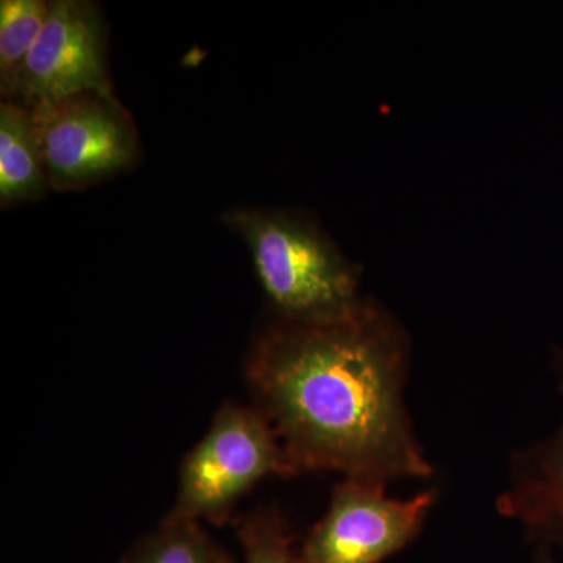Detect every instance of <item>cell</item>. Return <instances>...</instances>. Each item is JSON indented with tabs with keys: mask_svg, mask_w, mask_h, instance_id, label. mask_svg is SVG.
Instances as JSON below:
<instances>
[{
	"mask_svg": "<svg viewBox=\"0 0 563 563\" xmlns=\"http://www.w3.org/2000/svg\"><path fill=\"white\" fill-rule=\"evenodd\" d=\"M409 354L406 329L372 298L320 320L276 318L257 336L247 384L295 473L383 487L431 476L404 406Z\"/></svg>",
	"mask_w": 563,
	"mask_h": 563,
	"instance_id": "obj_1",
	"label": "cell"
},
{
	"mask_svg": "<svg viewBox=\"0 0 563 563\" xmlns=\"http://www.w3.org/2000/svg\"><path fill=\"white\" fill-rule=\"evenodd\" d=\"M228 221L250 247L276 318L320 320L361 301V268L317 222L282 210H236Z\"/></svg>",
	"mask_w": 563,
	"mask_h": 563,
	"instance_id": "obj_2",
	"label": "cell"
},
{
	"mask_svg": "<svg viewBox=\"0 0 563 563\" xmlns=\"http://www.w3.org/2000/svg\"><path fill=\"white\" fill-rule=\"evenodd\" d=\"M292 470L272 426L255 407L229 402L185 455L172 515L222 525L240 499L265 477Z\"/></svg>",
	"mask_w": 563,
	"mask_h": 563,
	"instance_id": "obj_3",
	"label": "cell"
},
{
	"mask_svg": "<svg viewBox=\"0 0 563 563\" xmlns=\"http://www.w3.org/2000/svg\"><path fill=\"white\" fill-rule=\"evenodd\" d=\"M31 109L41 161L55 190H84L135 161V124L113 92H79Z\"/></svg>",
	"mask_w": 563,
	"mask_h": 563,
	"instance_id": "obj_4",
	"label": "cell"
},
{
	"mask_svg": "<svg viewBox=\"0 0 563 563\" xmlns=\"http://www.w3.org/2000/svg\"><path fill=\"white\" fill-rule=\"evenodd\" d=\"M435 493L391 499L383 485L344 479L303 540V563H379L420 533Z\"/></svg>",
	"mask_w": 563,
	"mask_h": 563,
	"instance_id": "obj_5",
	"label": "cell"
},
{
	"mask_svg": "<svg viewBox=\"0 0 563 563\" xmlns=\"http://www.w3.org/2000/svg\"><path fill=\"white\" fill-rule=\"evenodd\" d=\"M87 91L113 92L101 11L85 0H55L13 101L32 107Z\"/></svg>",
	"mask_w": 563,
	"mask_h": 563,
	"instance_id": "obj_6",
	"label": "cell"
},
{
	"mask_svg": "<svg viewBox=\"0 0 563 563\" xmlns=\"http://www.w3.org/2000/svg\"><path fill=\"white\" fill-rule=\"evenodd\" d=\"M553 365L563 401V346L555 347ZM498 507L563 550V412L551 435L515 457L512 484Z\"/></svg>",
	"mask_w": 563,
	"mask_h": 563,
	"instance_id": "obj_7",
	"label": "cell"
},
{
	"mask_svg": "<svg viewBox=\"0 0 563 563\" xmlns=\"http://www.w3.org/2000/svg\"><path fill=\"white\" fill-rule=\"evenodd\" d=\"M49 187L32 109L20 101L0 106V203L32 201Z\"/></svg>",
	"mask_w": 563,
	"mask_h": 563,
	"instance_id": "obj_8",
	"label": "cell"
},
{
	"mask_svg": "<svg viewBox=\"0 0 563 563\" xmlns=\"http://www.w3.org/2000/svg\"><path fill=\"white\" fill-rule=\"evenodd\" d=\"M122 563H235L199 521L168 517L133 544Z\"/></svg>",
	"mask_w": 563,
	"mask_h": 563,
	"instance_id": "obj_9",
	"label": "cell"
},
{
	"mask_svg": "<svg viewBox=\"0 0 563 563\" xmlns=\"http://www.w3.org/2000/svg\"><path fill=\"white\" fill-rule=\"evenodd\" d=\"M51 2L44 0H2L0 2V92L16 98L22 70L38 41Z\"/></svg>",
	"mask_w": 563,
	"mask_h": 563,
	"instance_id": "obj_10",
	"label": "cell"
},
{
	"mask_svg": "<svg viewBox=\"0 0 563 563\" xmlns=\"http://www.w3.org/2000/svg\"><path fill=\"white\" fill-rule=\"evenodd\" d=\"M236 536L244 563H303L301 548H296L287 521L276 510L246 515L236 523Z\"/></svg>",
	"mask_w": 563,
	"mask_h": 563,
	"instance_id": "obj_11",
	"label": "cell"
},
{
	"mask_svg": "<svg viewBox=\"0 0 563 563\" xmlns=\"http://www.w3.org/2000/svg\"><path fill=\"white\" fill-rule=\"evenodd\" d=\"M540 563H555L553 559L550 558V555H543L542 561Z\"/></svg>",
	"mask_w": 563,
	"mask_h": 563,
	"instance_id": "obj_12",
	"label": "cell"
}]
</instances>
